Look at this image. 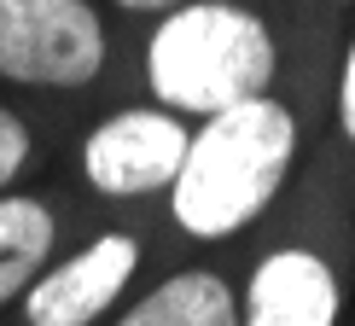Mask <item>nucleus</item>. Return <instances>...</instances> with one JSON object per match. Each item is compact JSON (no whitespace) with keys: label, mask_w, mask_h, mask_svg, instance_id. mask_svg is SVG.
<instances>
[{"label":"nucleus","mask_w":355,"mask_h":326,"mask_svg":"<svg viewBox=\"0 0 355 326\" xmlns=\"http://www.w3.org/2000/svg\"><path fill=\"white\" fill-rule=\"evenodd\" d=\"M327 152L355 175V24L332 47V76H327Z\"/></svg>","instance_id":"9d476101"},{"label":"nucleus","mask_w":355,"mask_h":326,"mask_svg":"<svg viewBox=\"0 0 355 326\" xmlns=\"http://www.w3.org/2000/svg\"><path fill=\"white\" fill-rule=\"evenodd\" d=\"M187 146H192V117L157 105L146 94H116L105 105L82 111L58 169L76 181V192L99 216L152 210L169 192L175 169L187 163Z\"/></svg>","instance_id":"39448f33"},{"label":"nucleus","mask_w":355,"mask_h":326,"mask_svg":"<svg viewBox=\"0 0 355 326\" xmlns=\"http://www.w3.org/2000/svg\"><path fill=\"white\" fill-rule=\"evenodd\" d=\"M355 175L327 152L303 187L239 245V326H349Z\"/></svg>","instance_id":"7ed1b4c3"},{"label":"nucleus","mask_w":355,"mask_h":326,"mask_svg":"<svg viewBox=\"0 0 355 326\" xmlns=\"http://www.w3.org/2000/svg\"><path fill=\"white\" fill-rule=\"evenodd\" d=\"M332 47L309 53L279 87L192 123L187 163L157 198L175 250H239L291 192L327 140V76Z\"/></svg>","instance_id":"f257e3e1"},{"label":"nucleus","mask_w":355,"mask_h":326,"mask_svg":"<svg viewBox=\"0 0 355 326\" xmlns=\"http://www.w3.org/2000/svg\"><path fill=\"white\" fill-rule=\"evenodd\" d=\"M0 87L94 111L128 94V29L105 0H0Z\"/></svg>","instance_id":"20e7f679"},{"label":"nucleus","mask_w":355,"mask_h":326,"mask_svg":"<svg viewBox=\"0 0 355 326\" xmlns=\"http://www.w3.org/2000/svg\"><path fill=\"white\" fill-rule=\"evenodd\" d=\"M309 6H320V12H355V0H309Z\"/></svg>","instance_id":"f8f14e48"},{"label":"nucleus","mask_w":355,"mask_h":326,"mask_svg":"<svg viewBox=\"0 0 355 326\" xmlns=\"http://www.w3.org/2000/svg\"><path fill=\"white\" fill-rule=\"evenodd\" d=\"M105 326H239V250H181L152 268Z\"/></svg>","instance_id":"6e6552de"},{"label":"nucleus","mask_w":355,"mask_h":326,"mask_svg":"<svg viewBox=\"0 0 355 326\" xmlns=\"http://www.w3.org/2000/svg\"><path fill=\"white\" fill-rule=\"evenodd\" d=\"M169 257H181V250L169 245L157 204L99 216L64 257L35 274V286L0 315V326H105L128 291Z\"/></svg>","instance_id":"423d86ee"},{"label":"nucleus","mask_w":355,"mask_h":326,"mask_svg":"<svg viewBox=\"0 0 355 326\" xmlns=\"http://www.w3.org/2000/svg\"><path fill=\"white\" fill-rule=\"evenodd\" d=\"M181 0H105V12L123 29H140V24H152V18H164V12H175Z\"/></svg>","instance_id":"9b49d317"},{"label":"nucleus","mask_w":355,"mask_h":326,"mask_svg":"<svg viewBox=\"0 0 355 326\" xmlns=\"http://www.w3.org/2000/svg\"><path fill=\"white\" fill-rule=\"evenodd\" d=\"M99 221V210L76 192L64 169L35 175V181L0 192V315L35 286V274L58 262L70 245Z\"/></svg>","instance_id":"0eeeda50"},{"label":"nucleus","mask_w":355,"mask_h":326,"mask_svg":"<svg viewBox=\"0 0 355 326\" xmlns=\"http://www.w3.org/2000/svg\"><path fill=\"white\" fill-rule=\"evenodd\" d=\"M349 326H355V315H349Z\"/></svg>","instance_id":"ddd939ff"},{"label":"nucleus","mask_w":355,"mask_h":326,"mask_svg":"<svg viewBox=\"0 0 355 326\" xmlns=\"http://www.w3.org/2000/svg\"><path fill=\"white\" fill-rule=\"evenodd\" d=\"M327 18L309 0H181L128 29V94L204 123L279 87L309 53L338 41Z\"/></svg>","instance_id":"f03ea898"},{"label":"nucleus","mask_w":355,"mask_h":326,"mask_svg":"<svg viewBox=\"0 0 355 326\" xmlns=\"http://www.w3.org/2000/svg\"><path fill=\"white\" fill-rule=\"evenodd\" d=\"M76 123V105H47V99H24L0 87V192L47 175L64 157V140Z\"/></svg>","instance_id":"1a4fd4ad"}]
</instances>
